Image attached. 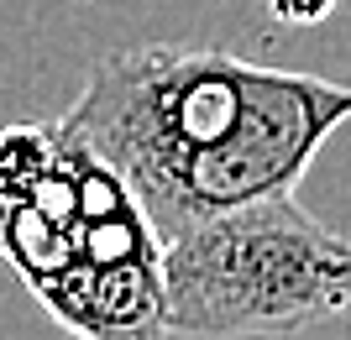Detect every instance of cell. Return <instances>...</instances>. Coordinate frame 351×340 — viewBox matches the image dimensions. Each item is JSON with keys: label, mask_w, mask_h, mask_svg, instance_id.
<instances>
[{"label": "cell", "mask_w": 351, "mask_h": 340, "mask_svg": "<svg viewBox=\"0 0 351 340\" xmlns=\"http://www.w3.org/2000/svg\"><path fill=\"white\" fill-rule=\"evenodd\" d=\"M351 120V84L247 63L220 47L136 42L89 68L53 126L126 183L158 241L293 194Z\"/></svg>", "instance_id": "6da1fadb"}, {"label": "cell", "mask_w": 351, "mask_h": 340, "mask_svg": "<svg viewBox=\"0 0 351 340\" xmlns=\"http://www.w3.org/2000/svg\"><path fill=\"white\" fill-rule=\"evenodd\" d=\"M162 325L184 340L299 335L351 309V236L293 194L257 199L162 241Z\"/></svg>", "instance_id": "7a4b0ae2"}, {"label": "cell", "mask_w": 351, "mask_h": 340, "mask_svg": "<svg viewBox=\"0 0 351 340\" xmlns=\"http://www.w3.org/2000/svg\"><path fill=\"white\" fill-rule=\"evenodd\" d=\"M158 257L110 262V267L73 262L69 272L37 288V304L79 340H168Z\"/></svg>", "instance_id": "3957f363"}, {"label": "cell", "mask_w": 351, "mask_h": 340, "mask_svg": "<svg viewBox=\"0 0 351 340\" xmlns=\"http://www.w3.org/2000/svg\"><path fill=\"white\" fill-rule=\"evenodd\" d=\"M263 5L283 27H315V21H325V16L336 11L341 0H263Z\"/></svg>", "instance_id": "5b68a950"}, {"label": "cell", "mask_w": 351, "mask_h": 340, "mask_svg": "<svg viewBox=\"0 0 351 340\" xmlns=\"http://www.w3.org/2000/svg\"><path fill=\"white\" fill-rule=\"evenodd\" d=\"M58 163V142H53V126H37V120H16V126H0V205H21L37 194L47 173Z\"/></svg>", "instance_id": "277c9868"}]
</instances>
